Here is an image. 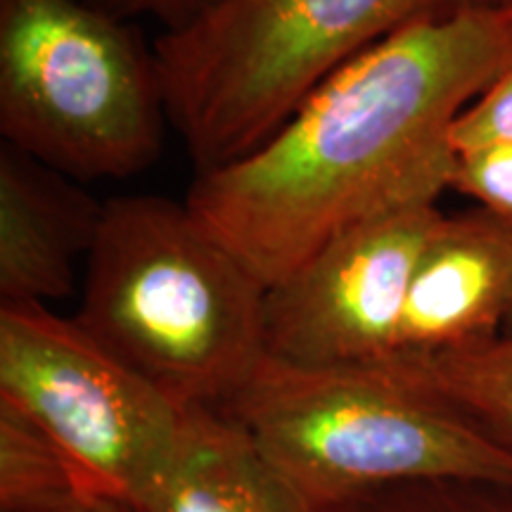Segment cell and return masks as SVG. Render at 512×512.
<instances>
[{"label":"cell","instance_id":"2e32d148","mask_svg":"<svg viewBox=\"0 0 512 512\" xmlns=\"http://www.w3.org/2000/svg\"><path fill=\"white\" fill-rule=\"evenodd\" d=\"M119 19L152 17L164 24V31L178 29L200 15L211 0H88Z\"/></svg>","mask_w":512,"mask_h":512},{"label":"cell","instance_id":"e0dca14e","mask_svg":"<svg viewBox=\"0 0 512 512\" xmlns=\"http://www.w3.org/2000/svg\"><path fill=\"white\" fill-rule=\"evenodd\" d=\"M57 512H131V510L121 508V505L107 503V501H81V503L69 505V508H64V510H57Z\"/></svg>","mask_w":512,"mask_h":512},{"label":"cell","instance_id":"7c38bea8","mask_svg":"<svg viewBox=\"0 0 512 512\" xmlns=\"http://www.w3.org/2000/svg\"><path fill=\"white\" fill-rule=\"evenodd\" d=\"M81 501L93 498L62 448L0 401V512H57Z\"/></svg>","mask_w":512,"mask_h":512},{"label":"cell","instance_id":"4fadbf2b","mask_svg":"<svg viewBox=\"0 0 512 512\" xmlns=\"http://www.w3.org/2000/svg\"><path fill=\"white\" fill-rule=\"evenodd\" d=\"M330 512H512V479H425L389 486Z\"/></svg>","mask_w":512,"mask_h":512},{"label":"cell","instance_id":"ba28073f","mask_svg":"<svg viewBox=\"0 0 512 512\" xmlns=\"http://www.w3.org/2000/svg\"><path fill=\"white\" fill-rule=\"evenodd\" d=\"M512 316V228L475 209L444 216L420 256L392 363L489 342Z\"/></svg>","mask_w":512,"mask_h":512},{"label":"cell","instance_id":"30bf717a","mask_svg":"<svg viewBox=\"0 0 512 512\" xmlns=\"http://www.w3.org/2000/svg\"><path fill=\"white\" fill-rule=\"evenodd\" d=\"M133 512H323L216 408L190 413L174 463Z\"/></svg>","mask_w":512,"mask_h":512},{"label":"cell","instance_id":"8992f818","mask_svg":"<svg viewBox=\"0 0 512 512\" xmlns=\"http://www.w3.org/2000/svg\"><path fill=\"white\" fill-rule=\"evenodd\" d=\"M0 401L34 420L93 501L136 510L181 446L190 413L46 304L0 302Z\"/></svg>","mask_w":512,"mask_h":512},{"label":"cell","instance_id":"ac0fdd59","mask_svg":"<svg viewBox=\"0 0 512 512\" xmlns=\"http://www.w3.org/2000/svg\"><path fill=\"white\" fill-rule=\"evenodd\" d=\"M508 330H512V316H510V323H508Z\"/></svg>","mask_w":512,"mask_h":512},{"label":"cell","instance_id":"5b68a950","mask_svg":"<svg viewBox=\"0 0 512 512\" xmlns=\"http://www.w3.org/2000/svg\"><path fill=\"white\" fill-rule=\"evenodd\" d=\"M169 121L155 53L88 0H0V133L76 181L126 178Z\"/></svg>","mask_w":512,"mask_h":512},{"label":"cell","instance_id":"9a60e30c","mask_svg":"<svg viewBox=\"0 0 512 512\" xmlns=\"http://www.w3.org/2000/svg\"><path fill=\"white\" fill-rule=\"evenodd\" d=\"M453 150L467 152L484 145L512 143V62L467 110L451 131Z\"/></svg>","mask_w":512,"mask_h":512},{"label":"cell","instance_id":"3957f363","mask_svg":"<svg viewBox=\"0 0 512 512\" xmlns=\"http://www.w3.org/2000/svg\"><path fill=\"white\" fill-rule=\"evenodd\" d=\"M323 512L425 479H512V448L394 366L268 356L221 408Z\"/></svg>","mask_w":512,"mask_h":512},{"label":"cell","instance_id":"7a4b0ae2","mask_svg":"<svg viewBox=\"0 0 512 512\" xmlns=\"http://www.w3.org/2000/svg\"><path fill=\"white\" fill-rule=\"evenodd\" d=\"M268 287L185 202H105L74 320L185 408H226L268 358Z\"/></svg>","mask_w":512,"mask_h":512},{"label":"cell","instance_id":"9c48e42d","mask_svg":"<svg viewBox=\"0 0 512 512\" xmlns=\"http://www.w3.org/2000/svg\"><path fill=\"white\" fill-rule=\"evenodd\" d=\"M74 181L0 147V302L48 306L74 292L105 207Z\"/></svg>","mask_w":512,"mask_h":512},{"label":"cell","instance_id":"277c9868","mask_svg":"<svg viewBox=\"0 0 512 512\" xmlns=\"http://www.w3.org/2000/svg\"><path fill=\"white\" fill-rule=\"evenodd\" d=\"M498 0H211L162 31L155 62L197 174L259 147L306 95L420 19Z\"/></svg>","mask_w":512,"mask_h":512},{"label":"cell","instance_id":"6da1fadb","mask_svg":"<svg viewBox=\"0 0 512 512\" xmlns=\"http://www.w3.org/2000/svg\"><path fill=\"white\" fill-rule=\"evenodd\" d=\"M512 62V0L382 38L240 159L197 174L192 214L266 287L344 230L451 190L460 114Z\"/></svg>","mask_w":512,"mask_h":512},{"label":"cell","instance_id":"8fae6325","mask_svg":"<svg viewBox=\"0 0 512 512\" xmlns=\"http://www.w3.org/2000/svg\"><path fill=\"white\" fill-rule=\"evenodd\" d=\"M512 448V330L420 361L389 363Z\"/></svg>","mask_w":512,"mask_h":512},{"label":"cell","instance_id":"5bb4252c","mask_svg":"<svg viewBox=\"0 0 512 512\" xmlns=\"http://www.w3.org/2000/svg\"><path fill=\"white\" fill-rule=\"evenodd\" d=\"M451 190L477 200L479 207L512 228V143L458 152Z\"/></svg>","mask_w":512,"mask_h":512},{"label":"cell","instance_id":"52a82bcc","mask_svg":"<svg viewBox=\"0 0 512 512\" xmlns=\"http://www.w3.org/2000/svg\"><path fill=\"white\" fill-rule=\"evenodd\" d=\"M444 216L437 202L387 211L268 287V356L309 368L389 366L415 268Z\"/></svg>","mask_w":512,"mask_h":512}]
</instances>
